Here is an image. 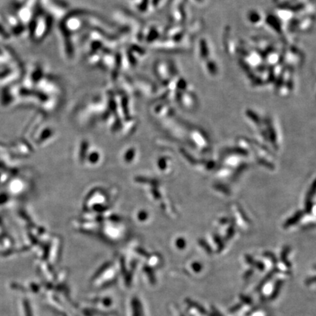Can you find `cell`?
<instances>
[{
  "mask_svg": "<svg viewBox=\"0 0 316 316\" xmlns=\"http://www.w3.org/2000/svg\"><path fill=\"white\" fill-rule=\"evenodd\" d=\"M282 283H283L282 280H278L276 282L275 287H274L273 292H272L270 296L271 300H274V299L277 298V296L280 294V289H282Z\"/></svg>",
  "mask_w": 316,
  "mask_h": 316,
  "instance_id": "1",
  "label": "cell"
},
{
  "mask_svg": "<svg viewBox=\"0 0 316 316\" xmlns=\"http://www.w3.org/2000/svg\"><path fill=\"white\" fill-rule=\"evenodd\" d=\"M240 299L241 300H242V302H243V303L247 304H252V299L250 298H249V297H246V296L241 295Z\"/></svg>",
  "mask_w": 316,
  "mask_h": 316,
  "instance_id": "2",
  "label": "cell"
},
{
  "mask_svg": "<svg viewBox=\"0 0 316 316\" xmlns=\"http://www.w3.org/2000/svg\"><path fill=\"white\" fill-rule=\"evenodd\" d=\"M242 304H237L236 306H234L233 307H232L230 310L231 312H237V310H240L241 307H242Z\"/></svg>",
  "mask_w": 316,
  "mask_h": 316,
  "instance_id": "3",
  "label": "cell"
},
{
  "mask_svg": "<svg viewBox=\"0 0 316 316\" xmlns=\"http://www.w3.org/2000/svg\"><path fill=\"white\" fill-rule=\"evenodd\" d=\"M215 316H222L221 314H220L217 310H215Z\"/></svg>",
  "mask_w": 316,
  "mask_h": 316,
  "instance_id": "4",
  "label": "cell"
}]
</instances>
